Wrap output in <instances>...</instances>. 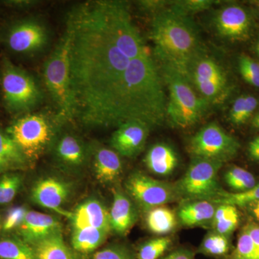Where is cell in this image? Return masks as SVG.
I'll return each mask as SVG.
<instances>
[{
    "label": "cell",
    "instance_id": "obj_1",
    "mask_svg": "<svg viewBox=\"0 0 259 259\" xmlns=\"http://www.w3.org/2000/svg\"><path fill=\"white\" fill-rule=\"evenodd\" d=\"M65 20L73 120L88 128L156 124L166 107L163 80L129 3H78Z\"/></svg>",
    "mask_w": 259,
    "mask_h": 259
},
{
    "label": "cell",
    "instance_id": "obj_2",
    "mask_svg": "<svg viewBox=\"0 0 259 259\" xmlns=\"http://www.w3.org/2000/svg\"><path fill=\"white\" fill-rule=\"evenodd\" d=\"M151 39L156 61L181 71L189 61L204 52L195 23L169 8L153 15Z\"/></svg>",
    "mask_w": 259,
    "mask_h": 259
},
{
    "label": "cell",
    "instance_id": "obj_3",
    "mask_svg": "<svg viewBox=\"0 0 259 259\" xmlns=\"http://www.w3.org/2000/svg\"><path fill=\"white\" fill-rule=\"evenodd\" d=\"M157 64L168 89L166 118L179 128L194 125L205 115L212 103L197 95L185 75L175 66L166 63Z\"/></svg>",
    "mask_w": 259,
    "mask_h": 259
},
{
    "label": "cell",
    "instance_id": "obj_4",
    "mask_svg": "<svg viewBox=\"0 0 259 259\" xmlns=\"http://www.w3.org/2000/svg\"><path fill=\"white\" fill-rule=\"evenodd\" d=\"M0 71L3 102L10 113L26 115L40 106L44 92L31 74L7 57L2 60Z\"/></svg>",
    "mask_w": 259,
    "mask_h": 259
},
{
    "label": "cell",
    "instance_id": "obj_5",
    "mask_svg": "<svg viewBox=\"0 0 259 259\" xmlns=\"http://www.w3.org/2000/svg\"><path fill=\"white\" fill-rule=\"evenodd\" d=\"M61 125L57 117L42 112L20 116L7 129L28 161L34 162L51 148Z\"/></svg>",
    "mask_w": 259,
    "mask_h": 259
},
{
    "label": "cell",
    "instance_id": "obj_6",
    "mask_svg": "<svg viewBox=\"0 0 259 259\" xmlns=\"http://www.w3.org/2000/svg\"><path fill=\"white\" fill-rule=\"evenodd\" d=\"M42 80L61 124L73 120L70 90L69 42L63 34L42 66Z\"/></svg>",
    "mask_w": 259,
    "mask_h": 259
},
{
    "label": "cell",
    "instance_id": "obj_7",
    "mask_svg": "<svg viewBox=\"0 0 259 259\" xmlns=\"http://www.w3.org/2000/svg\"><path fill=\"white\" fill-rule=\"evenodd\" d=\"M223 165L221 161L192 157L184 176L175 184L179 200H216L225 191L218 180Z\"/></svg>",
    "mask_w": 259,
    "mask_h": 259
},
{
    "label": "cell",
    "instance_id": "obj_8",
    "mask_svg": "<svg viewBox=\"0 0 259 259\" xmlns=\"http://www.w3.org/2000/svg\"><path fill=\"white\" fill-rule=\"evenodd\" d=\"M239 142L219 124L211 122L191 138L189 152L192 157L207 158L226 163L239 151Z\"/></svg>",
    "mask_w": 259,
    "mask_h": 259
},
{
    "label": "cell",
    "instance_id": "obj_9",
    "mask_svg": "<svg viewBox=\"0 0 259 259\" xmlns=\"http://www.w3.org/2000/svg\"><path fill=\"white\" fill-rule=\"evenodd\" d=\"M51 32L45 22L39 18H27L15 22L5 35L6 47L18 55H40L49 47Z\"/></svg>",
    "mask_w": 259,
    "mask_h": 259
},
{
    "label": "cell",
    "instance_id": "obj_10",
    "mask_svg": "<svg viewBox=\"0 0 259 259\" xmlns=\"http://www.w3.org/2000/svg\"><path fill=\"white\" fill-rule=\"evenodd\" d=\"M125 193L138 208L148 212L179 200L175 185L156 180L141 171L131 174L125 182Z\"/></svg>",
    "mask_w": 259,
    "mask_h": 259
},
{
    "label": "cell",
    "instance_id": "obj_11",
    "mask_svg": "<svg viewBox=\"0 0 259 259\" xmlns=\"http://www.w3.org/2000/svg\"><path fill=\"white\" fill-rule=\"evenodd\" d=\"M50 148L56 161L73 171L83 168L90 156V148L81 138L71 133H58Z\"/></svg>",
    "mask_w": 259,
    "mask_h": 259
},
{
    "label": "cell",
    "instance_id": "obj_12",
    "mask_svg": "<svg viewBox=\"0 0 259 259\" xmlns=\"http://www.w3.org/2000/svg\"><path fill=\"white\" fill-rule=\"evenodd\" d=\"M151 129L143 121H127L112 134L110 146L120 156L136 157L144 150Z\"/></svg>",
    "mask_w": 259,
    "mask_h": 259
},
{
    "label": "cell",
    "instance_id": "obj_13",
    "mask_svg": "<svg viewBox=\"0 0 259 259\" xmlns=\"http://www.w3.org/2000/svg\"><path fill=\"white\" fill-rule=\"evenodd\" d=\"M214 25L221 36L232 40H242L248 37L251 22L244 8L231 5L218 12Z\"/></svg>",
    "mask_w": 259,
    "mask_h": 259
},
{
    "label": "cell",
    "instance_id": "obj_14",
    "mask_svg": "<svg viewBox=\"0 0 259 259\" xmlns=\"http://www.w3.org/2000/svg\"><path fill=\"white\" fill-rule=\"evenodd\" d=\"M71 193V187L64 181L55 177L39 180L32 189L31 198L35 203L44 208L56 211L68 216L69 212L61 209Z\"/></svg>",
    "mask_w": 259,
    "mask_h": 259
},
{
    "label": "cell",
    "instance_id": "obj_15",
    "mask_svg": "<svg viewBox=\"0 0 259 259\" xmlns=\"http://www.w3.org/2000/svg\"><path fill=\"white\" fill-rule=\"evenodd\" d=\"M17 230L18 238L31 246L51 235L62 232L61 223L56 218L36 211H28Z\"/></svg>",
    "mask_w": 259,
    "mask_h": 259
},
{
    "label": "cell",
    "instance_id": "obj_16",
    "mask_svg": "<svg viewBox=\"0 0 259 259\" xmlns=\"http://www.w3.org/2000/svg\"><path fill=\"white\" fill-rule=\"evenodd\" d=\"M110 212L111 231L119 236H126L137 222L138 207L128 195L119 189L112 190Z\"/></svg>",
    "mask_w": 259,
    "mask_h": 259
},
{
    "label": "cell",
    "instance_id": "obj_17",
    "mask_svg": "<svg viewBox=\"0 0 259 259\" xmlns=\"http://www.w3.org/2000/svg\"><path fill=\"white\" fill-rule=\"evenodd\" d=\"M72 228H94L111 231L110 212L105 204L96 199H90L79 204L73 212H69Z\"/></svg>",
    "mask_w": 259,
    "mask_h": 259
},
{
    "label": "cell",
    "instance_id": "obj_18",
    "mask_svg": "<svg viewBox=\"0 0 259 259\" xmlns=\"http://www.w3.org/2000/svg\"><path fill=\"white\" fill-rule=\"evenodd\" d=\"M95 177L103 185H111L120 178L123 165L120 156L112 148L95 146L90 148Z\"/></svg>",
    "mask_w": 259,
    "mask_h": 259
},
{
    "label": "cell",
    "instance_id": "obj_19",
    "mask_svg": "<svg viewBox=\"0 0 259 259\" xmlns=\"http://www.w3.org/2000/svg\"><path fill=\"white\" fill-rule=\"evenodd\" d=\"M180 71L190 83L196 81H213L223 85L228 83L222 67L204 52L189 61Z\"/></svg>",
    "mask_w": 259,
    "mask_h": 259
},
{
    "label": "cell",
    "instance_id": "obj_20",
    "mask_svg": "<svg viewBox=\"0 0 259 259\" xmlns=\"http://www.w3.org/2000/svg\"><path fill=\"white\" fill-rule=\"evenodd\" d=\"M144 163L150 172L157 176H169L179 165V158L175 150L166 143L153 144L148 150Z\"/></svg>",
    "mask_w": 259,
    "mask_h": 259
},
{
    "label": "cell",
    "instance_id": "obj_21",
    "mask_svg": "<svg viewBox=\"0 0 259 259\" xmlns=\"http://www.w3.org/2000/svg\"><path fill=\"white\" fill-rule=\"evenodd\" d=\"M217 204L210 201L182 202L178 209L181 224L186 227H210Z\"/></svg>",
    "mask_w": 259,
    "mask_h": 259
},
{
    "label": "cell",
    "instance_id": "obj_22",
    "mask_svg": "<svg viewBox=\"0 0 259 259\" xmlns=\"http://www.w3.org/2000/svg\"><path fill=\"white\" fill-rule=\"evenodd\" d=\"M32 247L37 259H79V255L64 241L62 232L44 238Z\"/></svg>",
    "mask_w": 259,
    "mask_h": 259
},
{
    "label": "cell",
    "instance_id": "obj_23",
    "mask_svg": "<svg viewBox=\"0 0 259 259\" xmlns=\"http://www.w3.org/2000/svg\"><path fill=\"white\" fill-rule=\"evenodd\" d=\"M109 233L89 227L73 228L71 248L79 255L91 254L105 243Z\"/></svg>",
    "mask_w": 259,
    "mask_h": 259
},
{
    "label": "cell",
    "instance_id": "obj_24",
    "mask_svg": "<svg viewBox=\"0 0 259 259\" xmlns=\"http://www.w3.org/2000/svg\"><path fill=\"white\" fill-rule=\"evenodd\" d=\"M146 226L148 230L160 236L171 233L176 228L177 218L169 207L160 206L146 212Z\"/></svg>",
    "mask_w": 259,
    "mask_h": 259
},
{
    "label": "cell",
    "instance_id": "obj_25",
    "mask_svg": "<svg viewBox=\"0 0 259 259\" xmlns=\"http://www.w3.org/2000/svg\"><path fill=\"white\" fill-rule=\"evenodd\" d=\"M239 223V214L236 207L228 204H217L210 227L212 231L231 237Z\"/></svg>",
    "mask_w": 259,
    "mask_h": 259
},
{
    "label": "cell",
    "instance_id": "obj_26",
    "mask_svg": "<svg viewBox=\"0 0 259 259\" xmlns=\"http://www.w3.org/2000/svg\"><path fill=\"white\" fill-rule=\"evenodd\" d=\"M231 237L211 231L204 237L196 253L222 259L231 253Z\"/></svg>",
    "mask_w": 259,
    "mask_h": 259
},
{
    "label": "cell",
    "instance_id": "obj_27",
    "mask_svg": "<svg viewBox=\"0 0 259 259\" xmlns=\"http://www.w3.org/2000/svg\"><path fill=\"white\" fill-rule=\"evenodd\" d=\"M0 259H37L33 247L20 238L0 239Z\"/></svg>",
    "mask_w": 259,
    "mask_h": 259
},
{
    "label": "cell",
    "instance_id": "obj_28",
    "mask_svg": "<svg viewBox=\"0 0 259 259\" xmlns=\"http://www.w3.org/2000/svg\"><path fill=\"white\" fill-rule=\"evenodd\" d=\"M256 97L250 95H241L233 102L229 112V120L233 125H243L253 115L258 107Z\"/></svg>",
    "mask_w": 259,
    "mask_h": 259
},
{
    "label": "cell",
    "instance_id": "obj_29",
    "mask_svg": "<svg viewBox=\"0 0 259 259\" xmlns=\"http://www.w3.org/2000/svg\"><path fill=\"white\" fill-rule=\"evenodd\" d=\"M173 239L170 236H160L144 242L136 252V259H159L171 250Z\"/></svg>",
    "mask_w": 259,
    "mask_h": 259
},
{
    "label": "cell",
    "instance_id": "obj_30",
    "mask_svg": "<svg viewBox=\"0 0 259 259\" xmlns=\"http://www.w3.org/2000/svg\"><path fill=\"white\" fill-rule=\"evenodd\" d=\"M225 182L230 188L238 192H245L256 185L254 176L241 167L233 166L224 175Z\"/></svg>",
    "mask_w": 259,
    "mask_h": 259
},
{
    "label": "cell",
    "instance_id": "obj_31",
    "mask_svg": "<svg viewBox=\"0 0 259 259\" xmlns=\"http://www.w3.org/2000/svg\"><path fill=\"white\" fill-rule=\"evenodd\" d=\"M0 156L6 160L12 167L23 168L28 164L16 143L8 134L0 131Z\"/></svg>",
    "mask_w": 259,
    "mask_h": 259
},
{
    "label": "cell",
    "instance_id": "obj_32",
    "mask_svg": "<svg viewBox=\"0 0 259 259\" xmlns=\"http://www.w3.org/2000/svg\"><path fill=\"white\" fill-rule=\"evenodd\" d=\"M222 259H259V245L255 244L243 228L236 248Z\"/></svg>",
    "mask_w": 259,
    "mask_h": 259
},
{
    "label": "cell",
    "instance_id": "obj_33",
    "mask_svg": "<svg viewBox=\"0 0 259 259\" xmlns=\"http://www.w3.org/2000/svg\"><path fill=\"white\" fill-rule=\"evenodd\" d=\"M257 201H259V183L256 184L253 188L245 192L230 193L225 190L213 202L216 204H228L235 207H243L250 205Z\"/></svg>",
    "mask_w": 259,
    "mask_h": 259
},
{
    "label": "cell",
    "instance_id": "obj_34",
    "mask_svg": "<svg viewBox=\"0 0 259 259\" xmlns=\"http://www.w3.org/2000/svg\"><path fill=\"white\" fill-rule=\"evenodd\" d=\"M217 2L213 0H177L171 1L169 9L178 14L190 17L212 8Z\"/></svg>",
    "mask_w": 259,
    "mask_h": 259
},
{
    "label": "cell",
    "instance_id": "obj_35",
    "mask_svg": "<svg viewBox=\"0 0 259 259\" xmlns=\"http://www.w3.org/2000/svg\"><path fill=\"white\" fill-rule=\"evenodd\" d=\"M91 259H136V252L123 243H112L95 252Z\"/></svg>",
    "mask_w": 259,
    "mask_h": 259
},
{
    "label": "cell",
    "instance_id": "obj_36",
    "mask_svg": "<svg viewBox=\"0 0 259 259\" xmlns=\"http://www.w3.org/2000/svg\"><path fill=\"white\" fill-rule=\"evenodd\" d=\"M21 185V176L18 174H5L0 177V204L11 202Z\"/></svg>",
    "mask_w": 259,
    "mask_h": 259
},
{
    "label": "cell",
    "instance_id": "obj_37",
    "mask_svg": "<svg viewBox=\"0 0 259 259\" xmlns=\"http://www.w3.org/2000/svg\"><path fill=\"white\" fill-rule=\"evenodd\" d=\"M238 66L242 77L247 83L259 88V63L246 55H241L238 59Z\"/></svg>",
    "mask_w": 259,
    "mask_h": 259
},
{
    "label": "cell",
    "instance_id": "obj_38",
    "mask_svg": "<svg viewBox=\"0 0 259 259\" xmlns=\"http://www.w3.org/2000/svg\"><path fill=\"white\" fill-rule=\"evenodd\" d=\"M27 212L28 210L24 207H17L10 209L2 226L3 231L9 232L18 229L23 222Z\"/></svg>",
    "mask_w": 259,
    "mask_h": 259
},
{
    "label": "cell",
    "instance_id": "obj_39",
    "mask_svg": "<svg viewBox=\"0 0 259 259\" xmlns=\"http://www.w3.org/2000/svg\"><path fill=\"white\" fill-rule=\"evenodd\" d=\"M171 1L166 0H141L137 2L138 8L141 12L150 15H156L168 9Z\"/></svg>",
    "mask_w": 259,
    "mask_h": 259
},
{
    "label": "cell",
    "instance_id": "obj_40",
    "mask_svg": "<svg viewBox=\"0 0 259 259\" xmlns=\"http://www.w3.org/2000/svg\"><path fill=\"white\" fill-rule=\"evenodd\" d=\"M196 251L187 247L171 250L159 259H195Z\"/></svg>",
    "mask_w": 259,
    "mask_h": 259
},
{
    "label": "cell",
    "instance_id": "obj_41",
    "mask_svg": "<svg viewBox=\"0 0 259 259\" xmlns=\"http://www.w3.org/2000/svg\"><path fill=\"white\" fill-rule=\"evenodd\" d=\"M40 1L36 0H10L5 1L4 3L7 6L11 7L15 9H30L36 5L40 4Z\"/></svg>",
    "mask_w": 259,
    "mask_h": 259
},
{
    "label": "cell",
    "instance_id": "obj_42",
    "mask_svg": "<svg viewBox=\"0 0 259 259\" xmlns=\"http://www.w3.org/2000/svg\"><path fill=\"white\" fill-rule=\"evenodd\" d=\"M247 152L250 160L259 162V136L250 141L247 148Z\"/></svg>",
    "mask_w": 259,
    "mask_h": 259
},
{
    "label": "cell",
    "instance_id": "obj_43",
    "mask_svg": "<svg viewBox=\"0 0 259 259\" xmlns=\"http://www.w3.org/2000/svg\"><path fill=\"white\" fill-rule=\"evenodd\" d=\"M243 228L248 233L255 244L259 245V225L254 223H248Z\"/></svg>",
    "mask_w": 259,
    "mask_h": 259
},
{
    "label": "cell",
    "instance_id": "obj_44",
    "mask_svg": "<svg viewBox=\"0 0 259 259\" xmlns=\"http://www.w3.org/2000/svg\"><path fill=\"white\" fill-rule=\"evenodd\" d=\"M250 212L253 214V217L259 222V201L254 203L250 204Z\"/></svg>",
    "mask_w": 259,
    "mask_h": 259
},
{
    "label": "cell",
    "instance_id": "obj_45",
    "mask_svg": "<svg viewBox=\"0 0 259 259\" xmlns=\"http://www.w3.org/2000/svg\"><path fill=\"white\" fill-rule=\"evenodd\" d=\"M10 168H12L11 165H10L6 160L4 159V158L0 156V174H1L2 172L9 169Z\"/></svg>",
    "mask_w": 259,
    "mask_h": 259
},
{
    "label": "cell",
    "instance_id": "obj_46",
    "mask_svg": "<svg viewBox=\"0 0 259 259\" xmlns=\"http://www.w3.org/2000/svg\"><path fill=\"white\" fill-rule=\"evenodd\" d=\"M251 124L254 128L259 130V112L252 119Z\"/></svg>",
    "mask_w": 259,
    "mask_h": 259
},
{
    "label": "cell",
    "instance_id": "obj_47",
    "mask_svg": "<svg viewBox=\"0 0 259 259\" xmlns=\"http://www.w3.org/2000/svg\"><path fill=\"white\" fill-rule=\"evenodd\" d=\"M256 51H257V54H258V55L259 56V41L258 42V44H257Z\"/></svg>",
    "mask_w": 259,
    "mask_h": 259
},
{
    "label": "cell",
    "instance_id": "obj_48",
    "mask_svg": "<svg viewBox=\"0 0 259 259\" xmlns=\"http://www.w3.org/2000/svg\"><path fill=\"white\" fill-rule=\"evenodd\" d=\"M255 4H256L257 6H258V8H259V1L255 2Z\"/></svg>",
    "mask_w": 259,
    "mask_h": 259
},
{
    "label": "cell",
    "instance_id": "obj_49",
    "mask_svg": "<svg viewBox=\"0 0 259 259\" xmlns=\"http://www.w3.org/2000/svg\"><path fill=\"white\" fill-rule=\"evenodd\" d=\"M2 226H1V218H0V229H1Z\"/></svg>",
    "mask_w": 259,
    "mask_h": 259
}]
</instances>
